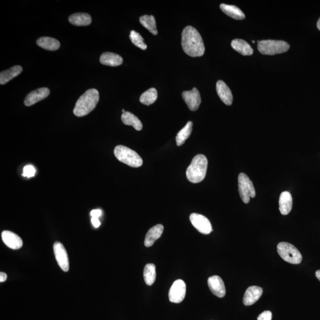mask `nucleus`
Listing matches in <instances>:
<instances>
[{
  "mask_svg": "<svg viewBox=\"0 0 320 320\" xmlns=\"http://www.w3.org/2000/svg\"><path fill=\"white\" fill-rule=\"evenodd\" d=\"M182 46L184 52L192 57L202 56L205 53L203 39L199 32L193 26H186L183 31Z\"/></svg>",
  "mask_w": 320,
  "mask_h": 320,
  "instance_id": "nucleus-1",
  "label": "nucleus"
},
{
  "mask_svg": "<svg viewBox=\"0 0 320 320\" xmlns=\"http://www.w3.org/2000/svg\"><path fill=\"white\" fill-rule=\"evenodd\" d=\"M99 101V93L95 88L86 91L76 102L73 110L77 117H84L95 109Z\"/></svg>",
  "mask_w": 320,
  "mask_h": 320,
  "instance_id": "nucleus-2",
  "label": "nucleus"
},
{
  "mask_svg": "<svg viewBox=\"0 0 320 320\" xmlns=\"http://www.w3.org/2000/svg\"><path fill=\"white\" fill-rule=\"evenodd\" d=\"M208 161L205 155L198 154L193 158L186 170V177L193 184H198L205 178Z\"/></svg>",
  "mask_w": 320,
  "mask_h": 320,
  "instance_id": "nucleus-3",
  "label": "nucleus"
},
{
  "mask_svg": "<svg viewBox=\"0 0 320 320\" xmlns=\"http://www.w3.org/2000/svg\"><path fill=\"white\" fill-rule=\"evenodd\" d=\"M114 154L120 162L132 168H139L143 164V161L138 153L123 145H118L116 147Z\"/></svg>",
  "mask_w": 320,
  "mask_h": 320,
  "instance_id": "nucleus-4",
  "label": "nucleus"
},
{
  "mask_svg": "<svg viewBox=\"0 0 320 320\" xmlns=\"http://www.w3.org/2000/svg\"><path fill=\"white\" fill-rule=\"evenodd\" d=\"M289 48V45L283 40H264L258 41V50L264 55H274L286 52Z\"/></svg>",
  "mask_w": 320,
  "mask_h": 320,
  "instance_id": "nucleus-5",
  "label": "nucleus"
},
{
  "mask_svg": "<svg viewBox=\"0 0 320 320\" xmlns=\"http://www.w3.org/2000/svg\"><path fill=\"white\" fill-rule=\"evenodd\" d=\"M277 250L282 259L287 262L298 265L302 262V255L299 250L291 244L282 242L277 246Z\"/></svg>",
  "mask_w": 320,
  "mask_h": 320,
  "instance_id": "nucleus-6",
  "label": "nucleus"
},
{
  "mask_svg": "<svg viewBox=\"0 0 320 320\" xmlns=\"http://www.w3.org/2000/svg\"><path fill=\"white\" fill-rule=\"evenodd\" d=\"M239 193L244 203L249 202L250 198L255 196V190L252 180L246 174L241 173L238 177Z\"/></svg>",
  "mask_w": 320,
  "mask_h": 320,
  "instance_id": "nucleus-7",
  "label": "nucleus"
},
{
  "mask_svg": "<svg viewBox=\"0 0 320 320\" xmlns=\"http://www.w3.org/2000/svg\"><path fill=\"white\" fill-rule=\"evenodd\" d=\"M190 220L193 227L203 235H209L213 230L211 222L202 215L193 213L190 215Z\"/></svg>",
  "mask_w": 320,
  "mask_h": 320,
  "instance_id": "nucleus-8",
  "label": "nucleus"
},
{
  "mask_svg": "<svg viewBox=\"0 0 320 320\" xmlns=\"http://www.w3.org/2000/svg\"><path fill=\"white\" fill-rule=\"evenodd\" d=\"M186 286L185 282L181 279H178L174 282L168 292L169 300L173 303H180L184 300Z\"/></svg>",
  "mask_w": 320,
  "mask_h": 320,
  "instance_id": "nucleus-9",
  "label": "nucleus"
},
{
  "mask_svg": "<svg viewBox=\"0 0 320 320\" xmlns=\"http://www.w3.org/2000/svg\"><path fill=\"white\" fill-rule=\"evenodd\" d=\"M53 247L58 265L63 271H68L69 269V259L65 247L60 242L56 241L53 244Z\"/></svg>",
  "mask_w": 320,
  "mask_h": 320,
  "instance_id": "nucleus-10",
  "label": "nucleus"
},
{
  "mask_svg": "<svg viewBox=\"0 0 320 320\" xmlns=\"http://www.w3.org/2000/svg\"><path fill=\"white\" fill-rule=\"evenodd\" d=\"M182 97L190 110L196 111L199 109L201 103V98L197 88H193L192 90L184 91Z\"/></svg>",
  "mask_w": 320,
  "mask_h": 320,
  "instance_id": "nucleus-11",
  "label": "nucleus"
},
{
  "mask_svg": "<svg viewBox=\"0 0 320 320\" xmlns=\"http://www.w3.org/2000/svg\"><path fill=\"white\" fill-rule=\"evenodd\" d=\"M50 94V90L47 87L38 88V89L31 91L27 95L24 103L26 106H31L37 103V102L47 98Z\"/></svg>",
  "mask_w": 320,
  "mask_h": 320,
  "instance_id": "nucleus-12",
  "label": "nucleus"
},
{
  "mask_svg": "<svg viewBox=\"0 0 320 320\" xmlns=\"http://www.w3.org/2000/svg\"><path fill=\"white\" fill-rule=\"evenodd\" d=\"M208 286L212 294L219 298H223L226 294L225 286L222 279L219 276L215 275L209 277Z\"/></svg>",
  "mask_w": 320,
  "mask_h": 320,
  "instance_id": "nucleus-13",
  "label": "nucleus"
},
{
  "mask_svg": "<svg viewBox=\"0 0 320 320\" xmlns=\"http://www.w3.org/2000/svg\"><path fill=\"white\" fill-rule=\"evenodd\" d=\"M2 240L9 248L18 250L23 246V241L19 236L10 231H4L1 233Z\"/></svg>",
  "mask_w": 320,
  "mask_h": 320,
  "instance_id": "nucleus-14",
  "label": "nucleus"
},
{
  "mask_svg": "<svg viewBox=\"0 0 320 320\" xmlns=\"http://www.w3.org/2000/svg\"><path fill=\"white\" fill-rule=\"evenodd\" d=\"M263 294L262 287L257 286H252L246 290L243 297V303L246 306L254 304L260 299Z\"/></svg>",
  "mask_w": 320,
  "mask_h": 320,
  "instance_id": "nucleus-15",
  "label": "nucleus"
},
{
  "mask_svg": "<svg viewBox=\"0 0 320 320\" xmlns=\"http://www.w3.org/2000/svg\"><path fill=\"white\" fill-rule=\"evenodd\" d=\"M216 88L218 95L220 100L227 105H231L233 103V97L230 88L226 83L222 80H219L217 83Z\"/></svg>",
  "mask_w": 320,
  "mask_h": 320,
  "instance_id": "nucleus-16",
  "label": "nucleus"
},
{
  "mask_svg": "<svg viewBox=\"0 0 320 320\" xmlns=\"http://www.w3.org/2000/svg\"><path fill=\"white\" fill-rule=\"evenodd\" d=\"M164 227L163 225L158 224L151 228L145 236L144 244L147 247L152 246L155 241L160 238L163 233Z\"/></svg>",
  "mask_w": 320,
  "mask_h": 320,
  "instance_id": "nucleus-17",
  "label": "nucleus"
},
{
  "mask_svg": "<svg viewBox=\"0 0 320 320\" xmlns=\"http://www.w3.org/2000/svg\"><path fill=\"white\" fill-rule=\"evenodd\" d=\"M279 211L284 215L290 213L292 208V197L289 192H283L281 193L279 200Z\"/></svg>",
  "mask_w": 320,
  "mask_h": 320,
  "instance_id": "nucleus-18",
  "label": "nucleus"
},
{
  "mask_svg": "<svg viewBox=\"0 0 320 320\" xmlns=\"http://www.w3.org/2000/svg\"><path fill=\"white\" fill-rule=\"evenodd\" d=\"M100 62L104 66L117 67L123 63V58L117 53L104 52L101 56Z\"/></svg>",
  "mask_w": 320,
  "mask_h": 320,
  "instance_id": "nucleus-19",
  "label": "nucleus"
},
{
  "mask_svg": "<svg viewBox=\"0 0 320 320\" xmlns=\"http://www.w3.org/2000/svg\"><path fill=\"white\" fill-rule=\"evenodd\" d=\"M68 20L72 25L77 26L90 25L92 21L91 16L85 13H75L69 16Z\"/></svg>",
  "mask_w": 320,
  "mask_h": 320,
  "instance_id": "nucleus-20",
  "label": "nucleus"
},
{
  "mask_svg": "<svg viewBox=\"0 0 320 320\" xmlns=\"http://www.w3.org/2000/svg\"><path fill=\"white\" fill-rule=\"evenodd\" d=\"M231 47L236 52L244 56L252 55L253 53V50L252 49L251 46L243 39L233 40L231 42Z\"/></svg>",
  "mask_w": 320,
  "mask_h": 320,
  "instance_id": "nucleus-21",
  "label": "nucleus"
},
{
  "mask_svg": "<svg viewBox=\"0 0 320 320\" xmlns=\"http://www.w3.org/2000/svg\"><path fill=\"white\" fill-rule=\"evenodd\" d=\"M36 44L43 49L54 51L60 48V42L57 39L50 37H42L37 40Z\"/></svg>",
  "mask_w": 320,
  "mask_h": 320,
  "instance_id": "nucleus-22",
  "label": "nucleus"
},
{
  "mask_svg": "<svg viewBox=\"0 0 320 320\" xmlns=\"http://www.w3.org/2000/svg\"><path fill=\"white\" fill-rule=\"evenodd\" d=\"M22 71L23 68L20 66H15L7 70L2 71L0 74V84H6L10 80L18 76Z\"/></svg>",
  "mask_w": 320,
  "mask_h": 320,
  "instance_id": "nucleus-23",
  "label": "nucleus"
},
{
  "mask_svg": "<svg viewBox=\"0 0 320 320\" xmlns=\"http://www.w3.org/2000/svg\"><path fill=\"white\" fill-rule=\"evenodd\" d=\"M220 9L225 14L236 20H243L245 18V15L238 7L233 5L221 4Z\"/></svg>",
  "mask_w": 320,
  "mask_h": 320,
  "instance_id": "nucleus-24",
  "label": "nucleus"
},
{
  "mask_svg": "<svg viewBox=\"0 0 320 320\" xmlns=\"http://www.w3.org/2000/svg\"><path fill=\"white\" fill-rule=\"evenodd\" d=\"M121 119L125 125L133 126L136 131L142 130V124L141 120L132 113L129 112L123 113L121 117Z\"/></svg>",
  "mask_w": 320,
  "mask_h": 320,
  "instance_id": "nucleus-25",
  "label": "nucleus"
},
{
  "mask_svg": "<svg viewBox=\"0 0 320 320\" xmlns=\"http://www.w3.org/2000/svg\"><path fill=\"white\" fill-rule=\"evenodd\" d=\"M192 128L193 123L189 121L185 125V127L179 132L176 138L177 146H181L186 141V139L189 138L192 132Z\"/></svg>",
  "mask_w": 320,
  "mask_h": 320,
  "instance_id": "nucleus-26",
  "label": "nucleus"
},
{
  "mask_svg": "<svg viewBox=\"0 0 320 320\" xmlns=\"http://www.w3.org/2000/svg\"><path fill=\"white\" fill-rule=\"evenodd\" d=\"M139 21L144 28L154 35L157 34L158 31L156 26L155 19L153 16L144 15L139 18Z\"/></svg>",
  "mask_w": 320,
  "mask_h": 320,
  "instance_id": "nucleus-27",
  "label": "nucleus"
},
{
  "mask_svg": "<svg viewBox=\"0 0 320 320\" xmlns=\"http://www.w3.org/2000/svg\"><path fill=\"white\" fill-rule=\"evenodd\" d=\"M144 278L145 284L149 286L154 283L156 279V270L155 266L152 263H149L145 266Z\"/></svg>",
  "mask_w": 320,
  "mask_h": 320,
  "instance_id": "nucleus-28",
  "label": "nucleus"
},
{
  "mask_svg": "<svg viewBox=\"0 0 320 320\" xmlns=\"http://www.w3.org/2000/svg\"><path fill=\"white\" fill-rule=\"evenodd\" d=\"M157 90L154 88H152L142 94L140 98H139V101H140L141 103L145 104V105L150 106L151 104L154 103L157 100Z\"/></svg>",
  "mask_w": 320,
  "mask_h": 320,
  "instance_id": "nucleus-29",
  "label": "nucleus"
},
{
  "mask_svg": "<svg viewBox=\"0 0 320 320\" xmlns=\"http://www.w3.org/2000/svg\"><path fill=\"white\" fill-rule=\"evenodd\" d=\"M130 39L133 44L142 50H147V45L145 44L143 37L140 34L134 31H131Z\"/></svg>",
  "mask_w": 320,
  "mask_h": 320,
  "instance_id": "nucleus-30",
  "label": "nucleus"
},
{
  "mask_svg": "<svg viewBox=\"0 0 320 320\" xmlns=\"http://www.w3.org/2000/svg\"><path fill=\"white\" fill-rule=\"evenodd\" d=\"M35 173L36 170L34 166L31 165L26 166L23 168L22 176L28 177V178H31V177L35 175Z\"/></svg>",
  "mask_w": 320,
  "mask_h": 320,
  "instance_id": "nucleus-31",
  "label": "nucleus"
},
{
  "mask_svg": "<svg viewBox=\"0 0 320 320\" xmlns=\"http://www.w3.org/2000/svg\"><path fill=\"white\" fill-rule=\"evenodd\" d=\"M272 318V314L270 311H265L260 314L257 317V320H271Z\"/></svg>",
  "mask_w": 320,
  "mask_h": 320,
  "instance_id": "nucleus-32",
  "label": "nucleus"
},
{
  "mask_svg": "<svg viewBox=\"0 0 320 320\" xmlns=\"http://www.w3.org/2000/svg\"><path fill=\"white\" fill-rule=\"evenodd\" d=\"M102 212L100 209H95V210L91 211L90 215L92 217L99 218L101 216Z\"/></svg>",
  "mask_w": 320,
  "mask_h": 320,
  "instance_id": "nucleus-33",
  "label": "nucleus"
},
{
  "mask_svg": "<svg viewBox=\"0 0 320 320\" xmlns=\"http://www.w3.org/2000/svg\"><path fill=\"white\" fill-rule=\"evenodd\" d=\"M91 222H92V224L95 228L100 227L101 224L100 220H99L98 218L92 217V219H91Z\"/></svg>",
  "mask_w": 320,
  "mask_h": 320,
  "instance_id": "nucleus-34",
  "label": "nucleus"
},
{
  "mask_svg": "<svg viewBox=\"0 0 320 320\" xmlns=\"http://www.w3.org/2000/svg\"><path fill=\"white\" fill-rule=\"evenodd\" d=\"M7 278V274L4 272H2V271H1V272L0 273V282H4L5 281H6Z\"/></svg>",
  "mask_w": 320,
  "mask_h": 320,
  "instance_id": "nucleus-35",
  "label": "nucleus"
},
{
  "mask_svg": "<svg viewBox=\"0 0 320 320\" xmlns=\"http://www.w3.org/2000/svg\"><path fill=\"white\" fill-rule=\"evenodd\" d=\"M316 276L317 277V278L320 281V270H318L316 271Z\"/></svg>",
  "mask_w": 320,
  "mask_h": 320,
  "instance_id": "nucleus-36",
  "label": "nucleus"
},
{
  "mask_svg": "<svg viewBox=\"0 0 320 320\" xmlns=\"http://www.w3.org/2000/svg\"><path fill=\"white\" fill-rule=\"evenodd\" d=\"M317 28H318L319 31H320V18H319L318 21H317Z\"/></svg>",
  "mask_w": 320,
  "mask_h": 320,
  "instance_id": "nucleus-37",
  "label": "nucleus"
},
{
  "mask_svg": "<svg viewBox=\"0 0 320 320\" xmlns=\"http://www.w3.org/2000/svg\"><path fill=\"white\" fill-rule=\"evenodd\" d=\"M126 112V111H125V110H124V109H123V110H122V113H123H123H124V112Z\"/></svg>",
  "mask_w": 320,
  "mask_h": 320,
  "instance_id": "nucleus-38",
  "label": "nucleus"
},
{
  "mask_svg": "<svg viewBox=\"0 0 320 320\" xmlns=\"http://www.w3.org/2000/svg\"><path fill=\"white\" fill-rule=\"evenodd\" d=\"M252 42L253 43V44H254V43H255V42L254 41V40H253Z\"/></svg>",
  "mask_w": 320,
  "mask_h": 320,
  "instance_id": "nucleus-39",
  "label": "nucleus"
}]
</instances>
